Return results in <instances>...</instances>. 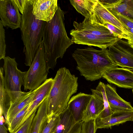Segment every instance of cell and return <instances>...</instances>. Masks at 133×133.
I'll list each match as a JSON object with an SVG mask.
<instances>
[{
  "label": "cell",
  "mask_w": 133,
  "mask_h": 133,
  "mask_svg": "<svg viewBox=\"0 0 133 133\" xmlns=\"http://www.w3.org/2000/svg\"><path fill=\"white\" fill-rule=\"evenodd\" d=\"M97 0H70L71 5L76 11L85 17L88 16L93 10Z\"/></svg>",
  "instance_id": "cell-21"
},
{
  "label": "cell",
  "mask_w": 133,
  "mask_h": 133,
  "mask_svg": "<svg viewBox=\"0 0 133 133\" xmlns=\"http://www.w3.org/2000/svg\"><path fill=\"white\" fill-rule=\"evenodd\" d=\"M53 82V79L52 78L47 79L35 89V93L32 101L22 121L15 131L22 126L35 111L37 110L43 101L48 97L52 86Z\"/></svg>",
  "instance_id": "cell-12"
},
{
  "label": "cell",
  "mask_w": 133,
  "mask_h": 133,
  "mask_svg": "<svg viewBox=\"0 0 133 133\" xmlns=\"http://www.w3.org/2000/svg\"><path fill=\"white\" fill-rule=\"evenodd\" d=\"M72 56L76 62V69L88 81L99 79L107 70L118 67L110 57L107 49L99 50L91 46L77 48Z\"/></svg>",
  "instance_id": "cell-2"
},
{
  "label": "cell",
  "mask_w": 133,
  "mask_h": 133,
  "mask_svg": "<svg viewBox=\"0 0 133 133\" xmlns=\"http://www.w3.org/2000/svg\"><path fill=\"white\" fill-rule=\"evenodd\" d=\"M18 8L19 11L22 14L23 12L27 0H13Z\"/></svg>",
  "instance_id": "cell-32"
},
{
  "label": "cell",
  "mask_w": 133,
  "mask_h": 133,
  "mask_svg": "<svg viewBox=\"0 0 133 133\" xmlns=\"http://www.w3.org/2000/svg\"><path fill=\"white\" fill-rule=\"evenodd\" d=\"M106 97L110 108L113 112L119 110H133L130 102L122 98L117 93L115 88L108 84L104 85Z\"/></svg>",
  "instance_id": "cell-18"
},
{
  "label": "cell",
  "mask_w": 133,
  "mask_h": 133,
  "mask_svg": "<svg viewBox=\"0 0 133 133\" xmlns=\"http://www.w3.org/2000/svg\"><path fill=\"white\" fill-rule=\"evenodd\" d=\"M131 45V47L133 48V42H132L131 43H129Z\"/></svg>",
  "instance_id": "cell-34"
},
{
  "label": "cell",
  "mask_w": 133,
  "mask_h": 133,
  "mask_svg": "<svg viewBox=\"0 0 133 133\" xmlns=\"http://www.w3.org/2000/svg\"><path fill=\"white\" fill-rule=\"evenodd\" d=\"M106 8L122 24L129 28L133 29V20L119 14L112 8Z\"/></svg>",
  "instance_id": "cell-26"
},
{
  "label": "cell",
  "mask_w": 133,
  "mask_h": 133,
  "mask_svg": "<svg viewBox=\"0 0 133 133\" xmlns=\"http://www.w3.org/2000/svg\"><path fill=\"white\" fill-rule=\"evenodd\" d=\"M128 121H133V110L117 111L103 118H97L95 124L97 129L108 128Z\"/></svg>",
  "instance_id": "cell-15"
},
{
  "label": "cell",
  "mask_w": 133,
  "mask_h": 133,
  "mask_svg": "<svg viewBox=\"0 0 133 133\" xmlns=\"http://www.w3.org/2000/svg\"><path fill=\"white\" fill-rule=\"evenodd\" d=\"M97 129L95 119L90 120L83 122L81 133H96Z\"/></svg>",
  "instance_id": "cell-29"
},
{
  "label": "cell",
  "mask_w": 133,
  "mask_h": 133,
  "mask_svg": "<svg viewBox=\"0 0 133 133\" xmlns=\"http://www.w3.org/2000/svg\"><path fill=\"white\" fill-rule=\"evenodd\" d=\"M78 79L65 67L58 70L48 97V118L59 116L67 110L71 97L78 90Z\"/></svg>",
  "instance_id": "cell-3"
},
{
  "label": "cell",
  "mask_w": 133,
  "mask_h": 133,
  "mask_svg": "<svg viewBox=\"0 0 133 133\" xmlns=\"http://www.w3.org/2000/svg\"></svg>",
  "instance_id": "cell-36"
},
{
  "label": "cell",
  "mask_w": 133,
  "mask_h": 133,
  "mask_svg": "<svg viewBox=\"0 0 133 133\" xmlns=\"http://www.w3.org/2000/svg\"><path fill=\"white\" fill-rule=\"evenodd\" d=\"M59 116L48 118L47 123L41 133H53L58 124Z\"/></svg>",
  "instance_id": "cell-25"
},
{
  "label": "cell",
  "mask_w": 133,
  "mask_h": 133,
  "mask_svg": "<svg viewBox=\"0 0 133 133\" xmlns=\"http://www.w3.org/2000/svg\"><path fill=\"white\" fill-rule=\"evenodd\" d=\"M4 71L3 67H1L0 69V113L4 115L5 118L6 117L8 110V109L6 108L7 98L9 97L4 87Z\"/></svg>",
  "instance_id": "cell-23"
},
{
  "label": "cell",
  "mask_w": 133,
  "mask_h": 133,
  "mask_svg": "<svg viewBox=\"0 0 133 133\" xmlns=\"http://www.w3.org/2000/svg\"><path fill=\"white\" fill-rule=\"evenodd\" d=\"M35 89L27 92L19 99L14 103H10L6 118L5 123L9 125L16 115L32 102Z\"/></svg>",
  "instance_id": "cell-19"
},
{
  "label": "cell",
  "mask_w": 133,
  "mask_h": 133,
  "mask_svg": "<svg viewBox=\"0 0 133 133\" xmlns=\"http://www.w3.org/2000/svg\"><path fill=\"white\" fill-rule=\"evenodd\" d=\"M104 85L103 83L102 87V92L104 101V108L98 118H103L110 115L113 112L111 111L108 101L104 89Z\"/></svg>",
  "instance_id": "cell-27"
},
{
  "label": "cell",
  "mask_w": 133,
  "mask_h": 133,
  "mask_svg": "<svg viewBox=\"0 0 133 133\" xmlns=\"http://www.w3.org/2000/svg\"><path fill=\"white\" fill-rule=\"evenodd\" d=\"M24 77V89L33 91L47 79L49 69L46 63L43 42L39 45L32 63Z\"/></svg>",
  "instance_id": "cell-7"
},
{
  "label": "cell",
  "mask_w": 133,
  "mask_h": 133,
  "mask_svg": "<svg viewBox=\"0 0 133 133\" xmlns=\"http://www.w3.org/2000/svg\"><path fill=\"white\" fill-rule=\"evenodd\" d=\"M92 97V94L80 92L70 98L68 104V108L71 111L77 121H82L83 113Z\"/></svg>",
  "instance_id": "cell-17"
},
{
  "label": "cell",
  "mask_w": 133,
  "mask_h": 133,
  "mask_svg": "<svg viewBox=\"0 0 133 133\" xmlns=\"http://www.w3.org/2000/svg\"><path fill=\"white\" fill-rule=\"evenodd\" d=\"M102 77L119 87L133 89V69L118 67L111 68L105 72Z\"/></svg>",
  "instance_id": "cell-10"
},
{
  "label": "cell",
  "mask_w": 133,
  "mask_h": 133,
  "mask_svg": "<svg viewBox=\"0 0 133 133\" xmlns=\"http://www.w3.org/2000/svg\"><path fill=\"white\" fill-rule=\"evenodd\" d=\"M47 97L41 103L32 122L30 133H41L48 119Z\"/></svg>",
  "instance_id": "cell-20"
},
{
  "label": "cell",
  "mask_w": 133,
  "mask_h": 133,
  "mask_svg": "<svg viewBox=\"0 0 133 133\" xmlns=\"http://www.w3.org/2000/svg\"><path fill=\"white\" fill-rule=\"evenodd\" d=\"M3 115L2 114H0V133H8L7 129L4 124L5 121Z\"/></svg>",
  "instance_id": "cell-33"
},
{
  "label": "cell",
  "mask_w": 133,
  "mask_h": 133,
  "mask_svg": "<svg viewBox=\"0 0 133 133\" xmlns=\"http://www.w3.org/2000/svg\"><path fill=\"white\" fill-rule=\"evenodd\" d=\"M22 16L13 0H0V22L4 26L12 30L20 28Z\"/></svg>",
  "instance_id": "cell-9"
},
{
  "label": "cell",
  "mask_w": 133,
  "mask_h": 133,
  "mask_svg": "<svg viewBox=\"0 0 133 133\" xmlns=\"http://www.w3.org/2000/svg\"><path fill=\"white\" fill-rule=\"evenodd\" d=\"M106 8L113 9L119 14L133 20V0H120L116 5L103 4Z\"/></svg>",
  "instance_id": "cell-22"
},
{
  "label": "cell",
  "mask_w": 133,
  "mask_h": 133,
  "mask_svg": "<svg viewBox=\"0 0 133 133\" xmlns=\"http://www.w3.org/2000/svg\"><path fill=\"white\" fill-rule=\"evenodd\" d=\"M103 83L100 82L96 89H91L92 97L84 112L82 118L83 122L97 118L104 108V101L102 92Z\"/></svg>",
  "instance_id": "cell-11"
},
{
  "label": "cell",
  "mask_w": 133,
  "mask_h": 133,
  "mask_svg": "<svg viewBox=\"0 0 133 133\" xmlns=\"http://www.w3.org/2000/svg\"><path fill=\"white\" fill-rule=\"evenodd\" d=\"M36 111H35L22 126L13 133H30L32 122Z\"/></svg>",
  "instance_id": "cell-31"
},
{
  "label": "cell",
  "mask_w": 133,
  "mask_h": 133,
  "mask_svg": "<svg viewBox=\"0 0 133 133\" xmlns=\"http://www.w3.org/2000/svg\"><path fill=\"white\" fill-rule=\"evenodd\" d=\"M3 59L4 87L9 99L10 103H14L27 93L22 92L21 90L22 86L24 84L25 71H22L18 68V64L15 58H11L8 56L5 57Z\"/></svg>",
  "instance_id": "cell-6"
},
{
  "label": "cell",
  "mask_w": 133,
  "mask_h": 133,
  "mask_svg": "<svg viewBox=\"0 0 133 133\" xmlns=\"http://www.w3.org/2000/svg\"><path fill=\"white\" fill-rule=\"evenodd\" d=\"M87 17L95 22L101 25L107 23L112 25L122 30L126 35L125 25L109 11L99 0H97L93 10Z\"/></svg>",
  "instance_id": "cell-14"
},
{
  "label": "cell",
  "mask_w": 133,
  "mask_h": 133,
  "mask_svg": "<svg viewBox=\"0 0 133 133\" xmlns=\"http://www.w3.org/2000/svg\"><path fill=\"white\" fill-rule=\"evenodd\" d=\"M70 34L74 43L107 49L119 39L106 27L97 23L88 17L81 22L74 21Z\"/></svg>",
  "instance_id": "cell-4"
},
{
  "label": "cell",
  "mask_w": 133,
  "mask_h": 133,
  "mask_svg": "<svg viewBox=\"0 0 133 133\" xmlns=\"http://www.w3.org/2000/svg\"><path fill=\"white\" fill-rule=\"evenodd\" d=\"M64 14L59 6L54 17L46 22L44 29L42 42L45 59L49 69H54L57 59L62 58L67 49L74 43L65 30Z\"/></svg>",
  "instance_id": "cell-1"
},
{
  "label": "cell",
  "mask_w": 133,
  "mask_h": 133,
  "mask_svg": "<svg viewBox=\"0 0 133 133\" xmlns=\"http://www.w3.org/2000/svg\"><path fill=\"white\" fill-rule=\"evenodd\" d=\"M31 103L18 113L14 117L10 124L7 126L8 130L10 133H13L20 124Z\"/></svg>",
  "instance_id": "cell-24"
},
{
  "label": "cell",
  "mask_w": 133,
  "mask_h": 133,
  "mask_svg": "<svg viewBox=\"0 0 133 133\" xmlns=\"http://www.w3.org/2000/svg\"><path fill=\"white\" fill-rule=\"evenodd\" d=\"M3 26L0 22V59L5 56L6 45L5 41V30Z\"/></svg>",
  "instance_id": "cell-28"
},
{
  "label": "cell",
  "mask_w": 133,
  "mask_h": 133,
  "mask_svg": "<svg viewBox=\"0 0 133 133\" xmlns=\"http://www.w3.org/2000/svg\"><path fill=\"white\" fill-rule=\"evenodd\" d=\"M32 0H27L22 14L20 27L21 38L24 45L25 64L30 66L38 48L42 42L43 35L46 22L35 18L32 12Z\"/></svg>",
  "instance_id": "cell-5"
},
{
  "label": "cell",
  "mask_w": 133,
  "mask_h": 133,
  "mask_svg": "<svg viewBox=\"0 0 133 133\" xmlns=\"http://www.w3.org/2000/svg\"><path fill=\"white\" fill-rule=\"evenodd\" d=\"M59 117L54 133H81L83 122L77 121L69 109L60 114Z\"/></svg>",
  "instance_id": "cell-16"
},
{
  "label": "cell",
  "mask_w": 133,
  "mask_h": 133,
  "mask_svg": "<svg viewBox=\"0 0 133 133\" xmlns=\"http://www.w3.org/2000/svg\"><path fill=\"white\" fill-rule=\"evenodd\" d=\"M108 49L110 57L117 66L133 69V48L128 41L119 39Z\"/></svg>",
  "instance_id": "cell-8"
},
{
  "label": "cell",
  "mask_w": 133,
  "mask_h": 133,
  "mask_svg": "<svg viewBox=\"0 0 133 133\" xmlns=\"http://www.w3.org/2000/svg\"><path fill=\"white\" fill-rule=\"evenodd\" d=\"M107 27L114 35L119 39H125L128 40V37L122 30L109 23H105L102 24Z\"/></svg>",
  "instance_id": "cell-30"
},
{
  "label": "cell",
  "mask_w": 133,
  "mask_h": 133,
  "mask_svg": "<svg viewBox=\"0 0 133 133\" xmlns=\"http://www.w3.org/2000/svg\"><path fill=\"white\" fill-rule=\"evenodd\" d=\"M132 93L133 94V89H132Z\"/></svg>",
  "instance_id": "cell-35"
},
{
  "label": "cell",
  "mask_w": 133,
  "mask_h": 133,
  "mask_svg": "<svg viewBox=\"0 0 133 133\" xmlns=\"http://www.w3.org/2000/svg\"><path fill=\"white\" fill-rule=\"evenodd\" d=\"M33 14L37 19L49 22L53 18L58 5L57 0H32Z\"/></svg>",
  "instance_id": "cell-13"
}]
</instances>
